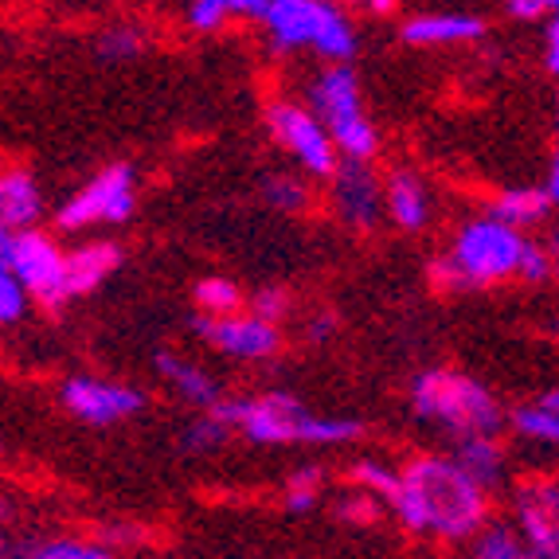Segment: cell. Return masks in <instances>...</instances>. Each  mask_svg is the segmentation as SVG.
<instances>
[{
  "label": "cell",
  "instance_id": "obj_1",
  "mask_svg": "<svg viewBox=\"0 0 559 559\" xmlns=\"http://www.w3.org/2000/svg\"><path fill=\"white\" fill-rule=\"evenodd\" d=\"M392 509L411 536L462 544L489 516V489H481L454 457L427 454L400 469Z\"/></svg>",
  "mask_w": 559,
  "mask_h": 559
},
{
  "label": "cell",
  "instance_id": "obj_2",
  "mask_svg": "<svg viewBox=\"0 0 559 559\" xmlns=\"http://www.w3.org/2000/svg\"><path fill=\"white\" fill-rule=\"evenodd\" d=\"M212 411L239 430L242 439L259 442V447H286V442H313V447H345L364 435V423L341 419V415H313L301 400L286 392L266 395H242V400H219Z\"/></svg>",
  "mask_w": 559,
  "mask_h": 559
},
{
  "label": "cell",
  "instance_id": "obj_3",
  "mask_svg": "<svg viewBox=\"0 0 559 559\" xmlns=\"http://www.w3.org/2000/svg\"><path fill=\"white\" fill-rule=\"evenodd\" d=\"M411 407L415 419L447 430L454 439L462 435H501L504 407L481 380L450 368H430L411 383Z\"/></svg>",
  "mask_w": 559,
  "mask_h": 559
},
{
  "label": "cell",
  "instance_id": "obj_4",
  "mask_svg": "<svg viewBox=\"0 0 559 559\" xmlns=\"http://www.w3.org/2000/svg\"><path fill=\"white\" fill-rule=\"evenodd\" d=\"M521 247H524V235L504 224V219H497V215L469 219L457 231L450 259L435 262V282L442 289H477L504 278H516Z\"/></svg>",
  "mask_w": 559,
  "mask_h": 559
},
{
  "label": "cell",
  "instance_id": "obj_5",
  "mask_svg": "<svg viewBox=\"0 0 559 559\" xmlns=\"http://www.w3.org/2000/svg\"><path fill=\"white\" fill-rule=\"evenodd\" d=\"M259 20L278 51H313L329 63L356 56V32L333 0H266Z\"/></svg>",
  "mask_w": 559,
  "mask_h": 559
},
{
  "label": "cell",
  "instance_id": "obj_6",
  "mask_svg": "<svg viewBox=\"0 0 559 559\" xmlns=\"http://www.w3.org/2000/svg\"><path fill=\"white\" fill-rule=\"evenodd\" d=\"M309 103H313V114H318L329 141H333L336 157H356V160L376 157L380 138H376L372 118L364 114L360 79H356L353 67L333 63L329 71H321L309 83Z\"/></svg>",
  "mask_w": 559,
  "mask_h": 559
},
{
  "label": "cell",
  "instance_id": "obj_7",
  "mask_svg": "<svg viewBox=\"0 0 559 559\" xmlns=\"http://www.w3.org/2000/svg\"><path fill=\"white\" fill-rule=\"evenodd\" d=\"M9 271L16 274L28 301H39L51 313L71 301V294H67V251L51 235L36 231V227L12 231Z\"/></svg>",
  "mask_w": 559,
  "mask_h": 559
},
{
  "label": "cell",
  "instance_id": "obj_8",
  "mask_svg": "<svg viewBox=\"0 0 559 559\" xmlns=\"http://www.w3.org/2000/svg\"><path fill=\"white\" fill-rule=\"evenodd\" d=\"M138 207V177L130 165H110L91 177L75 197L56 212L59 231H83L94 224H126Z\"/></svg>",
  "mask_w": 559,
  "mask_h": 559
},
{
  "label": "cell",
  "instance_id": "obj_9",
  "mask_svg": "<svg viewBox=\"0 0 559 559\" xmlns=\"http://www.w3.org/2000/svg\"><path fill=\"white\" fill-rule=\"evenodd\" d=\"M266 126H271L274 141L306 168L309 177H329L336 168V160H341L333 150V141H329L325 126L318 121V114L306 110V106L274 103L271 110H266Z\"/></svg>",
  "mask_w": 559,
  "mask_h": 559
},
{
  "label": "cell",
  "instance_id": "obj_10",
  "mask_svg": "<svg viewBox=\"0 0 559 559\" xmlns=\"http://www.w3.org/2000/svg\"><path fill=\"white\" fill-rule=\"evenodd\" d=\"M192 325H197V333L204 336L215 353H227V356H235V360H271L282 348L278 325H274V321H262L259 313H242V309L219 313V318L200 313Z\"/></svg>",
  "mask_w": 559,
  "mask_h": 559
},
{
  "label": "cell",
  "instance_id": "obj_11",
  "mask_svg": "<svg viewBox=\"0 0 559 559\" xmlns=\"http://www.w3.org/2000/svg\"><path fill=\"white\" fill-rule=\"evenodd\" d=\"M145 392L126 388L114 380H94V376H75L63 383V407L75 419L91 423V427H110V423L133 419L138 411H145Z\"/></svg>",
  "mask_w": 559,
  "mask_h": 559
},
{
  "label": "cell",
  "instance_id": "obj_12",
  "mask_svg": "<svg viewBox=\"0 0 559 559\" xmlns=\"http://www.w3.org/2000/svg\"><path fill=\"white\" fill-rule=\"evenodd\" d=\"M329 180H333V207L341 215V224L353 231H372L383 219V185L372 173V165L345 157L336 160Z\"/></svg>",
  "mask_w": 559,
  "mask_h": 559
},
{
  "label": "cell",
  "instance_id": "obj_13",
  "mask_svg": "<svg viewBox=\"0 0 559 559\" xmlns=\"http://www.w3.org/2000/svg\"><path fill=\"white\" fill-rule=\"evenodd\" d=\"M516 536L528 556H559V489L556 481H532L516 489Z\"/></svg>",
  "mask_w": 559,
  "mask_h": 559
},
{
  "label": "cell",
  "instance_id": "obj_14",
  "mask_svg": "<svg viewBox=\"0 0 559 559\" xmlns=\"http://www.w3.org/2000/svg\"><path fill=\"white\" fill-rule=\"evenodd\" d=\"M485 36V20L466 16V12H427L403 24V39L411 47H450V44H474Z\"/></svg>",
  "mask_w": 559,
  "mask_h": 559
},
{
  "label": "cell",
  "instance_id": "obj_15",
  "mask_svg": "<svg viewBox=\"0 0 559 559\" xmlns=\"http://www.w3.org/2000/svg\"><path fill=\"white\" fill-rule=\"evenodd\" d=\"M383 212L392 215L395 227H403V231H423V227H427L430 192L419 173L395 168L392 177H388V185H383Z\"/></svg>",
  "mask_w": 559,
  "mask_h": 559
},
{
  "label": "cell",
  "instance_id": "obj_16",
  "mask_svg": "<svg viewBox=\"0 0 559 559\" xmlns=\"http://www.w3.org/2000/svg\"><path fill=\"white\" fill-rule=\"evenodd\" d=\"M121 266V247L118 242H83L79 251L67 254V294L83 298L91 289H98L114 271Z\"/></svg>",
  "mask_w": 559,
  "mask_h": 559
},
{
  "label": "cell",
  "instance_id": "obj_17",
  "mask_svg": "<svg viewBox=\"0 0 559 559\" xmlns=\"http://www.w3.org/2000/svg\"><path fill=\"white\" fill-rule=\"evenodd\" d=\"M39 215H44V197H39L36 177L24 168H4L0 173V224L9 231H24L39 224Z\"/></svg>",
  "mask_w": 559,
  "mask_h": 559
},
{
  "label": "cell",
  "instance_id": "obj_18",
  "mask_svg": "<svg viewBox=\"0 0 559 559\" xmlns=\"http://www.w3.org/2000/svg\"><path fill=\"white\" fill-rule=\"evenodd\" d=\"M454 462L474 477L481 489H497L504 481V447L497 442V435H462L454 447Z\"/></svg>",
  "mask_w": 559,
  "mask_h": 559
},
{
  "label": "cell",
  "instance_id": "obj_19",
  "mask_svg": "<svg viewBox=\"0 0 559 559\" xmlns=\"http://www.w3.org/2000/svg\"><path fill=\"white\" fill-rule=\"evenodd\" d=\"M157 372L165 376V383H173V392L185 395L192 407H212L219 400V383H215L212 372H204L197 360H185V356L160 353L157 356Z\"/></svg>",
  "mask_w": 559,
  "mask_h": 559
},
{
  "label": "cell",
  "instance_id": "obj_20",
  "mask_svg": "<svg viewBox=\"0 0 559 559\" xmlns=\"http://www.w3.org/2000/svg\"><path fill=\"white\" fill-rule=\"evenodd\" d=\"M509 423H513L516 439L540 442V447H556L559 442V392L548 388L540 400L516 407L513 415H509Z\"/></svg>",
  "mask_w": 559,
  "mask_h": 559
},
{
  "label": "cell",
  "instance_id": "obj_21",
  "mask_svg": "<svg viewBox=\"0 0 559 559\" xmlns=\"http://www.w3.org/2000/svg\"><path fill=\"white\" fill-rule=\"evenodd\" d=\"M551 207H556V200L544 192L540 185H528V188H509V192H501V197L493 200V212L497 219H504L509 227H536L544 224L551 215Z\"/></svg>",
  "mask_w": 559,
  "mask_h": 559
},
{
  "label": "cell",
  "instance_id": "obj_22",
  "mask_svg": "<svg viewBox=\"0 0 559 559\" xmlns=\"http://www.w3.org/2000/svg\"><path fill=\"white\" fill-rule=\"evenodd\" d=\"M469 540H474V556H481V559H524L528 556L513 524L489 521V516H485V524L469 536Z\"/></svg>",
  "mask_w": 559,
  "mask_h": 559
},
{
  "label": "cell",
  "instance_id": "obj_23",
  "mask_svg": "<svg viewBox=\"0 0 559 559\" xmlns=\"http://www.w3.org/2000/svg\"><path fill=\"white\" fill-rule=\"evenodd\" d=\"M204 411L207 415H197V419L180 430V447H185L188 454H212V450L227 447V439H231V427H227L212 407H204Z\"/></svg>",
  "mask_w": 559,
  "mask_h": 559
},
{
  "label": "cell",
  "instance_id": "obj_24",
  "mask_svg": "<svg viewBox=\"0 0 559 559\" xmlns=\"http://www.w3.org/2000/svg\"><path fill=\"white\" fill-rule=\"evenodd\" d=\"M262 200L278 212H306L309 188L289 173H271V177H262Z\"/></svg>",
  "mask_w": 559,
  "mask_h": 559
},
{
  "label": "cell",
  "instance_id": "obj_25",
  "mask_svg": "<svg viewBox=\"0 0 559 559\" xmlns=\"http://www.w3.org/2000/svg\"><path fill=\"white\" fill-rule=\"evenodd\" d=\"M192 294H197V306L204 309V313H212V318L242 309V294L231 278H204V282H197Z\"/></svg>",
  "mask_w": 559,
  "mask_h": 559
},
{
  "label": "cell",
  "instance_id": "obj_26",
  "mask_svg": "<svg viewBox=\"0 0 559 559\" xmlns=\"http://www.w3.org/2000/svg\"><path fill=\"white\" fill-rule=\"evenodd\" d=\"M141 47H145L141 28H133V24H121V28L103 32V39H98V56L110 59V63H126V59L141 56Z\"/></svg>",
  "mask_w": 559,
  "mask_h": 559
},
{
  "label": "cell",
  "instance_id": "obj_27",
  "mask_svg": "<svg viewBox=\"0 0 559 559\" xmlns=\"http://www.w3.org/2000/svg\"><path fill=\"white\" fill-rule=\"evenodd\" d=\"M24 556H36V559H106L110 556V548H106V544H79V540L59 536V540L32 544Z\"/></svg>",
  "mask_w": 559,
  "mask_h": 559
},
{
  "label": "cell",
  "instance_id": "obj_28",
  "mask_svg": "<svg viewBox=\"0 0 559 559\" xmlns=\"http://www.w3.org/2000/svg\"><path fill=\"white\" fill-rule=\"evenodd\" d=\"M321 497V469H301V474L289 477V489H286V509L289 513H309Z\"/></svg>",
  "mask_w": 559,
  "mask_h": 559
},
{
  "label": "cell",
  "instance_id": "obj_29",
  "mask_svg": "<svg viewBox=\"0 0 559 559\" xmlns=\"http://www.w3.org/2000/svg\"><path fill=\"white\" fill-rule=\"evenodd\" d=\"M24 309H28V294L9 266H0V325H16L24 318Z\"/></svg>",
  "mask_w": 559,
  "mask_h": 559
},
{
  "label": "cell",
  "instance_id": "obj_30",
  "mask_svg": "<svg viewBox=\"0 0 559 559\" xmlns=\"http://www.w3.org/2000/svg\"><path fill=\"white\" fill-rule=\"evenodd\" d=\"M353 481L364 485V489H372L380 501H383V497L392 501L395 485H400V474H395V469H388V466H380V462H356V466H353Z\"/></svg>",
  "mask_w": 559,
  "mask_h": 559
},
{
  "label": "cell",
  "instance_id": "obj_31",
  "mask_svg": "<svg viewBox=\"0 0 559 559\" xmlns=\"http://www.w3.org/2000/svg\"><path fill=\"white\" fill-rule=\"evenodd\" d=\"M516 278L532 282V286H540V282L551 278V251H544L540 242L524 239L521 247V262H516Z\"/></svg>",
  "mask_w": 559,
  "mask_h": 559
},
{
  "label": "cell",
  "instance_id": "obj_32",
  "mask_svg": "<svg viewBox=\"0 0 559 559\" xmlns=\"http://www.w3.org/2000/svg\"><path fill=\"white\" fill-rule=\"evenodd\" d=\"M227 24V9L219 0H188V28L219 32Z\"/></svg>",
  "mask_w": 559,
  "mask_h": 559
},
{
  "label": "cell",
  "instance_id": "obj_33",
  "mask_svg": "<svg viewBox=\"0 0 559 559\" xmlns=\"http://www.w3.org/2000/svg\"><path fill=\"white\" fill-rule=\"evenodd\" d=\"M289 306H294V301H289V294H286V289H282V286H266V289H259V294H254V301H251L254 313H259L262 321H274V325H278V321L286 318Z\"/></svg>",
  "mask_w": 559,
  "mask_h": 559
},
{
  "label": "cell",
  "instance_id": "obj_34",
  "mask_svg": "<svg viewBox=\"0 0 559 559\" xmlns=\"http://www.w3.org/2000/svg\"><path fill=\"white\" fill-rule=\"evenodd\" d=\"M380 497H345V501L336 504V516L341 521H356V524H372V521H380Z\"/></svg>",
  "mask_w": 559,
  "mask_h": 559
},
{
  "label": "cell",
  "instance_id": "obj_35",
  "mask_svg": "<svg viewBox=\"0 0 559 559\" xmlns=\"http://www.w3.org/2000/svg\"><path fill=\"white\" fill-rule=\"evenodd\" d=\"M504 4H509V16L516 20H540L559 9V0H504Z\"/></svg>",
  "mask_w": 559,
  "mask_h": 559
},
{
  "label": "cell",
  "instance_id": "obj_36",
  "mask_svg": "<svg viewBox=\"0 0 559 559\" xmlns=\"http://www.w3.org/2000/svg\"><path fill=\"white\" fill-rule=\"evenodd\" d=\"M544 71H548V75H559V24H556V12H551L548 24H544Z\"/></svg>",
  "mask_w": 559,
  "mask_h": 559
},
{
  "label": "cell",
  "instance_id": "obj_37",
  "mask_svg": "<svg viewBox=\"0 0 559 559\" xmlns=\"http://www.w3.org/2000/svg\"><path fill=\"white\" fill-rule=\"evenodd\" d=\"M227 9V16H247V20H259L262 9H266V0H219Z\"/></svg>",
  "mask_w": 559,
  "mask_h": 559
},
{
  "label": "cell",
  "instance_id": "obj_38",
  "mask_svg": "<svg viewBox=\"0 0 559 559\" xmlns=\"http://www.w3.org/2000/svg\"><path fill=\"white\" fill-rule=\"evenodd\" d=\"M333 318H329V313H318V318L309 321V329H306V336L309 341H329V336H333Z\"/></svg>",
  "mask_w": 559,
  "mask_h": 559
},
{
  "label": "cell",
  "instance_id": "obj_39",
  "mask_svg": "<svg viewBox=\"0 0 559 559\" xmlns=\"http://www.w3.org/2000/svg\"><path fill=\"white\" fill-rule=\"evenodd\" d=\"M544 192H548L551 200H559V165L551 160L548 173H544Z\"/></svg>",
  "mask_w": 559,
  "mask_h": 559
},
{
  "label": "cell",
  "instance_id": "obj_40",
  "mask_svg": "<svg viewBox=\"0 0 559 559\" xmlns=\"http://www.w3.org/2000/svg\"><path fill=\"white\" fill-rule=\"evenodd\" d=\"M368 9H372L376 16H392V12L400 9V0H368Z\"/></svg>",
  "mask_w": 559,
  "mask_h": 559
},
{
  "label": "cell",
  "instance_id": "obj_41",
  "mask_svg": "<svg viewBox=\"0 0 559 559\" xmlns=\"http://www.w3.org/2000/svg\"><path fill=\"white\" fill-rule=\"evenodd\" d=\"M9 247H12V231L0 224V266H9Z\"/></svg>",
  "mask_w": 559,
  "mask_h": 559
},
{
  "label": "cell",
  "instance_id": "obj_42",
  "mask_svg": "<svg viewBox=\"0 0 559 559\" xmlns=\"http://www.w3.org/2000/svg\"><path fill=\"white\" fill-rule=\"evenodd\" d=\"M0 551H4V544H0Z\"/></svg>",
  "mask_w": 559,
  "mask_h": 559
}]
</instances>
